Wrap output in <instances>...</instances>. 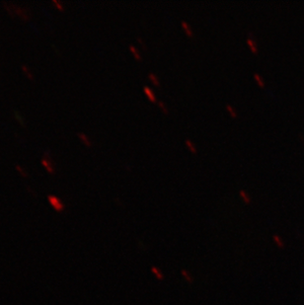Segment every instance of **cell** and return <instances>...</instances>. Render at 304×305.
I'll return each instance as SVG.
<instances>
[{"label": "cell", "instance_id": "obj_12", "mask_svg": "<svg viewBox=\"0 0 304 305\" xmlns=\"http://www.w3.org/2000/svg\"><path fill=\"white\" fill-rule=\"evenodd\" d=\"M52 4L55 6L56 9H58V11H60V12H64V6H63V4L60 1V0H52Z\"/></svg>", "mask_w": 304, "mask_h": 305}, {"label": "cell", "instance_id": "obj_14", "mask_svg": "<svg viewBox=\"0 0 304 305\" xmlns=\"http://www.w3.org/2000/svg\"><path fill=\"white\" fill-rule=\"evenodd\" d=\"M129 48H130V51H132V54L134 55V56L136 57L137 59H141V56H140V54H139L138 50H137V48L134 45H129Z\"/></svg>", "mask_w": 304, "mask_h": 305}, {"label": "cell", "instance_id": "obj_11", "mask_svg": "<svg viewBox=\"0 0 304 305\" xmlns=\"http://www.w3.org/2000/svg\"><path fill=\"white\" fill-rule=\"evenodd\" d=\"M239 193H240V196H241L242 200H243L245 202H246V203H250V202H251V197H250V196H249L248 193H247L246 192H245V191L240 190Z\"/></svg>", "mask_w": 304, "mask_h": 305}, {"label": "cell", "instance_id": "obj_20", "mask_svg": "<svg viewBox=\"0 0 304 305\" xmlns=\"http://www.w3.org/2000/svg\"><path fill=\"white\" fill-rule=\"evenodd\" d=\"M159 106H160L161 108L163 109V111H164L165 113H167V112H168V111H167V108L165 107V105H164V103H163V102H161V101H160V102H159Z\"/></svg>", "mask_w": 304, "mask_h": 305}, {"label": "cell", "instance_id": "obj_16", "mask_svg": "<svg viewBox=\"0 0 304 305\" xmlns=\"http://www.w3.org/2000/svg\"><path fill=\"white\" fill-rule=\"evenodd\" d=\"M182 26L185 29V31H186V33H187L188 36H193V32H192V30H191V28L189 27L187 22H186V21H182Z\"/></svg>", "mask_w": 304, "mask_h": 305}, {"label": "cell", "instance_id": "obj_8", "mask_svg": "<svg viewBox=\"0 0 304 305\" xmlns=\"http://www.w3.org/2000/svg\"><path fill=\"white\" fill-rule=\"evenodd\" d=\"M15 169H16V171L18 172L19 175H20L22 178H28L29 177L28 172L21 165H19V164H16V165H15Z\"/></svg>", "mask_w": 304, "mask_h": 305}, {"label": "cell", "instance_id": "obj_10", "mask_svg": "<svg viewBox=\"0 0 304 305\" xmlns=\"http://www.w3.org/2000/svg\"><path fill=\"white\" fill-rule=\"evenodd\" d=\"M14 117H15L16 120L22 125L23 128H26V124H25V122H24V120H23V118L21 117V115L19 114V113L17 112V111H14Z\"/></svg>", "mask_w": 304, "mask_h": 305}, {"label": "cell", "instance_id": "obj_17", "mask_svg": "<svg viewBox=\"0 0 304 305\" xmlns=\"http://www.w3.org/2000/svg\"><path fill=\"white\" fill-rule=\"evenodd\" d=\"M226 109H227V111H228V112L230 113V115H231L233 118H236V117H237V113H236V111H235V109L232 107L231 105L227 104V105H226Z\"/></svg>", "mask_w": 304, "mask_h": 305}, {"label": "cell", "instance_id": "obj_3", "mask_svg": "<svg viewBox=\"0 0 304 305\" xmlns=\"http://www.w3.org/2000/svg\"><path fill=\"white\" fill-rule=\"evenodd\" d=\"M12 6H13V10H14V13L17 14V15L20 17L22 20L24 21H28L29 19H30V14H28V10L25 8H22L20 6H17V5H14V4H12Z\"/></svg>", "mask_w": 304, "mask_h": 305}, {"label": "cell", "instance_id": "obj_7", "mask_svg": "<svg viewBox=\"0 0 304 305\" xmlns=\"http://www.w3.org/2000/svg\"><path fill=\"white\" fill-rule=\"evenodd\" d=\"M181 274H182V277L185 279V280H186V282H187V283H192L194 282L193 277H192V275H191V274L188 272L187 270H184V269H183L182 270H181Z\"/></svg>", "mask_w": 304, "mask_h": 305}, {"label": "cell", "instance_id": "obj_1", "mask_svg": "<svg viewBox=\"0 0 304 305\" xmlns=\"http://www.w3.org/2000/svg\"><path fill=\"white\" fill-rule=\"evenodd\" d=\"M41 163L43 167L45 168V170L50 174V175H55V165H53V162H52V159H51V154L50 151H47L45 153V155L42 158Z\"/></svg>", "mask_w": 304, "mask_h": 305}, {"label": "cell", "instance_id": "obj_13", "mask_svg": "<svg viewBox=\"0 0 304 305\" xmlns=\"http://www.w3.org/2000/svg\"><path fill=\"white\" fill-rule=\"evenodd\" d=\"M247 43H248V45L250 46V48H251V51L253 52H257V46H256V43H255L252 39H250L248 38L247 39Z\"/></svg>", "mask_w": 304, "mask_h": 305}, {"label": "cell", "instance_id": "obj_19", "mask_svg": "<svg viewBox=\"0 0 304 305\" xmlns=\"http://www.w3.org/2000/svg\"><path fill=\"white\" fill-rule=\"evenodd\" d=\"M254 77H255V79H256V80L259 82V84H260V85H261V86L264 85V82H263V80H262V78H261V76H260L258 73H256V72H255V73H254Z\"/></svg>", "mask_w": 304, "mask_h": 305}, {"label": "cell", "instance_id": "obj_5", "mask_svg": "<svg viewBox=\"0 0 304 305\" xmlns=\"http://www.w3.org/2000/svg\"><path fill=\"white\" fill-rule=\"evenodd\" d=\"M143 91H144L145 95H147V97H148V98H149L150 101H152V102H156V96H155V94H154L153 90H151L148 86H144V87H143Z\"/></svg>", "mask_w": 304, "mask_h": 305}, {"label": "cell", "instance_id": "obj_9", "mask_svg": "<svg viewBox=\"0 0 304 305\" xmlns=\"http://www.w3.org/2000/svg\"><path fill=\"white\" fill-rule=\"evenodd\" d=\"M151 272L154 274L155 278L157 279H159V280H162V279H164V275H163L162 272H161V270H160L158 268H156V267H152V268H151Z\"/></svg>", "mask_w": 304, "mask_h": 305}, {"label": "cell", "instance_id": "obj_2", "mask_svg": "<svg viewBox=\"0 0 304 305\" xmlns=\"http://www.w3.org/2000/svg\"><path fill=\"white\" fill-rule=\"evenodd\" d=\"M47 201L55 210L60 212L64 209V205H63V202L57 197L50 195V196H47Z\"/></svg>", "mask_w": 304, "mask_h": 305}, {"label": "cell", "instance_id": "obj_4", "mask_svg": "<svg viewBox=\"0 0 304 305\" xmlns=\"http://www.w3.org/2000/svg\"><path fill=\"white\" fill-rule=\"evenodd\" d=\"M77 136L81 140V142L85 145L87 147H91L92 146V142H91V139L87 136V135L84 132H78L77 133Z\"/></svg>", "mask_w": 304, "mask_h": 305}, {"label": "cell", "instance_id": "obj_6", "mask_svg": "<svg viewBox=\"0 0 304 305\" xmlns=\"http://www.w3.org/2000/svg\"><path fill=\"white\" fill-rule=\"evenodd\" d=\"M21 69L23 71V73L26 75V77L29 80H34V74L31 72L30 68L26 65V64H22L21 65Z\"/></svg>", "mask_w": 304, "mask_h": 305}, {"label": "cell", "instance_id": "obj_18", "mask_svg": "<svg viewBox=\"0 0 304 305\" xmlns=\"http://www.w3.org/2000/svg\"><path fill=\"white\" fill-rule=\"evenodd\" d=\"M186 144L188 145V147H189L191 150H192L193 152H197V148H195V144H194L192 141H191L190 139H186Z\"/></svg>", "mask_w": 304, "mask_h": 305}, {"label": "cell", "instance_id": "obj_15", "mask_svg": "<svg viewBox=\"0 0 304 305\" xmlns=\"http://www.w3.org/2000/svg\"><path fill=\"white\" fill-rule=\"evenodd\" d=\"M148 76H149L150 80H151L152 82H153V84H154V85H156V86L160 85V82H159L158 78H157V76H156L154 73H152V72H150V73L148 74Z\"/></svg>", "mask_w": 304, "mask_h": 305}]
</instances>
